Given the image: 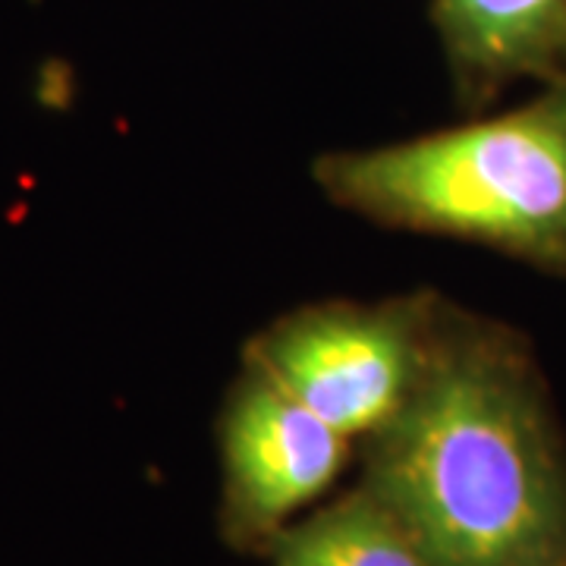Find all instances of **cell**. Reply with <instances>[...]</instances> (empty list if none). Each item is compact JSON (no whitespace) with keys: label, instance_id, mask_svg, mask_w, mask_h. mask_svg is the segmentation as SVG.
I'll return each instance as SVG.
<instances>
[{"label":"cell","instance_id":"6da1fadb","mask_svg":"<svg viewBox=\"0 0 566 566\" xmlns=\"http://www.w3.org/2000/svg\"><path fill=\"white\" fill-rule=\"evenodd\" d=\"M363 475L434 566L566 554V441L523 337L447 303L416 394L363 444Z\"/></svg>","mask_w":566,"mask_h":566},{"label":"cell","instance_id":"7a4b0ae2","mask_svg":"<svg viewBox=\"0 0 566 566\" xmlns=\"http://www.w3.org/2000/svg\"><path fill=\"white\" fill-rule=\"evenodd\" d=\"M312 174L331 202L365 221L566 274V80L504 114L327 151Z\"/></svg>","mask_w":566,"mask_h":566},{"label":"cell","instance_id":"3957f363","mask_svg":"<svg viewBox=\"0 0 566 566\" xmlns=\"http://www.w3.org/2000/svg\"><path fill=\"white\" fill-rule=\"evenodd\" d=\"M447 303L406 293L293 308L245 340L243 365L296 397L353 444L385 428L428 371Z\"/></svg>","mask_w":566,"mask_h":566},{"label":"cell","instance_id":"277c9868","mask_svg":"<svg viewBox=\"0 0 566 566\" xmlns=\"http://www.w3.org/2000/svg\"><path fill=\"white\" fill-rule=\"evenodd\" d=\"M353 447L259 368L243 365L218 424L223 545L262 557L283 528L334 488Z\"/></svg>","mask_w":566,"mask_h":566},{"label":"cell","instance_id":"5b68a950","mask_svg":"<svg viewBox=\"0 0 566 566\" xmlns=\"http://www.w3.org/2000/svg\"><path fill=\"white\" fill-rule=\"evenodd\" d=\"M450 76L469 104L520 80H557L566 54V0H431Z\"/></svg>","mask_w":566,"mask_h":566},{"label":"cell","instance_id":"8992f818","mask_svg":"<svg viewBox=\"0 0 566 566\" xmlns=\"http://www.w3.org/2000/svg\"><path fill=\"white\" fill-rule=\"evenodd\" d=\"M262 557L268 566H434L400 516L359 482L290 523Z\"/></svg>","mask_w":566,"mask_h":566},{"label":"cell","instance_id":"52a82bcc","mask_svg":"<svg viewBox=\"0 0 566 566\" xmlns=\"http://www.w3.org/2000/svg\"><path fill=\"white\" fill-rule=\"evenodd\" d=\"M532 566H566V554H557V557H547V560H538Z\"/></svg>","mask_w":566,"mask_h":566},{"label":"cell","instance_id":"ba28073f","mask_svg":"<svg viewBox=\"0 0 566 566\" xmlns=\"http://www.w3.org/2000/svg\"><path fill=\"white\" fill-rule=\"evenodd\" d=\"M557 80H566V54H564V66H560V76Z\"/></svg>","mask_w":566,"mask_h":566}]
</instances>
